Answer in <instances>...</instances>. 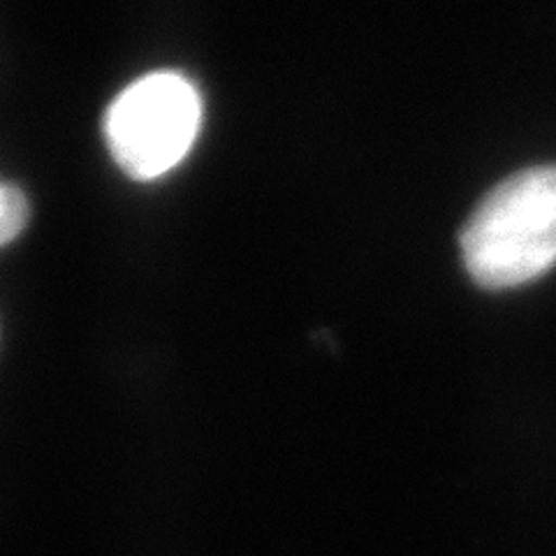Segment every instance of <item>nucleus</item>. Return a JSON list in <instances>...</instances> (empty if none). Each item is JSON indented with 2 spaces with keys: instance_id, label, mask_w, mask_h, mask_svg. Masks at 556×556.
<instances>
[{
  "instance_id": "7ed1b4c3",
  "label": "nucleus",
  "mask_w": 556,
  "mask_h": 556,
  "mask_svg": "<svg viewBox=\"0 0 556 556\" xmlns=\"http://www.w3.org/2000/svg\"><path fill=\"white\" fill-rule=\"evenodd\" d=\"M30 208L22 190L0 181V249L24 232Z\"/></svg>"
},
{
  "instance_id": "f257e3e1",
  "label": "nucleus",
  "mask_w": 556,
  "mask_h": 556,
  "mask_svg": "<svg viewBox=\"0 0 556 556\" xmlns=\"http://www.w3.org/2000/svg\"><path fill=\"white\" fill-rule=\"evenodd\" d=\"M468 274L513 288L556 265V165L513 174L486 195L462 232Z\"/></svg>"
},
{
  "instance_id": "f03ea898",
  "label": "nucleus",
  "mask_w": 556,
  "mask_h": 556,
  "mask_svg": "<svg viewBox=\"0 0 556 556\" xmlns=\"http://www.w3.org/2000/svg\"><path fill=\"white\" fill-rule=\"evenodd\" d=\"M202 116L193 79L159 70L135 79L112 100L102 118L104 144L130 179L153 181L186 161Z\"/></svg>"
}]
</instances>
